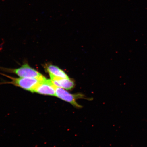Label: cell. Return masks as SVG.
<instances>
[{"instance_id":"cell-3","label":"cell","mask_w":147,"mask_h":147,"mask_svg":"<svg viewBox=\"0 0 147 147\" xmlns=\"http://www.w3.org/2000/svg\"><path fill=\"white\" fill-rule=\"evenodd\" d=\"M56 94L55 96L58 97L62 100L69 103V104L77 108H81L82 106L78 104L77 100L79 99H85L84 95L80 94H73L69 92L62 88L57 87L56 86Z\"/></svg>"},{"instance_id":"cell-1","label":"cell","mask_w":147,"mask_h":147,"mask_svg":"<svg viewBox=\"0 0 147 147\" xmlns=\"http://www.w3.org/2000/svg\"><path fill=\"white\" fill-rule=\"evenodd\" d=\"M12 81L11 83L26 90L34 93L38 84L43 80L34 78H13L10 77Z\"/></svg>"},{"instance_id":"cell-2","label":"cell","mask_w":147,"mask_h":147,"mask_svg":"<svg viewBox=\"0 0 147 147\" xmlns=\"http://www.w3.org/2000/svg\"><path fill=\"white\" fill-rule=\"evenodd\" d=\"M8 71L13 73L20 78H34L42 80L45 78L43 75L33 69L28 64H24L17 69H7Z\"/></svg>"},{"instance_id":"cell-4","label":"cell","mask_w":147,"mask_h":147,"mask_svg":"<svg viewBox=\"0 0 147 147\" xmlns=\"http://www.w3.org/2000/svg\"><path fill=\"white\" fill-rule=\"evenodd\" d=\"M56 86L53 84L51 80L45 78L42 80L35 89L34 93L40 94L55 96Z\"/></svg>"},{"instance_id":"cell-6","label":"cell","mask_w":147,"mask_h":147,"mask_svg":"<svg viewBox=\"0 0 147 147\" xmlns=\"http://www.w3.org/2000/svg\"><path fill=\"white\" fill-rule=\"evenodd\" d=\"M46 71L49 74L62 78H69L68 76L62 69L56 66L49 65L46 67Z\"/></svg>"},{"instance_id":"cell-5","label":"cell","mask_w":147,"mask_h":147,"mask_svg":"<svg viewBox=\"0 0 147 147\" xmlns=\"http://www.w3.org/2000/svg\"><path fill=\"white\" fill-rule=\"evenodd\" d=\"M49 75L51 81L57 87L67 90L72 89L74 87V82L69 78H59L51 74Z\"/></svg>"}]
</instances>
